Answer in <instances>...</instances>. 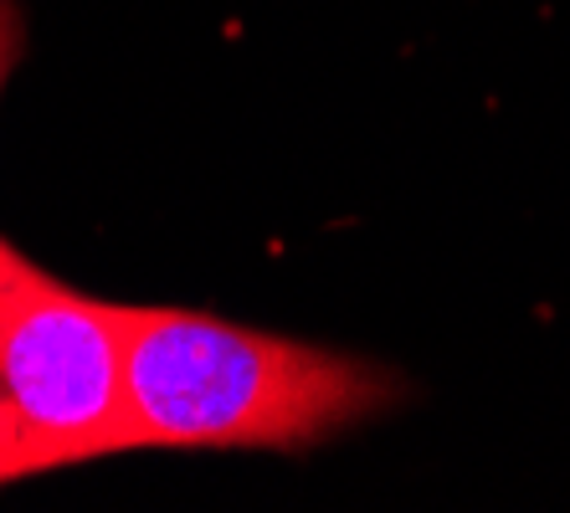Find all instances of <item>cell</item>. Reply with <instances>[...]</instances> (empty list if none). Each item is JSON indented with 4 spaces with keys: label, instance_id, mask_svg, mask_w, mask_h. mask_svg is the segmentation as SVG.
<instances>
[{
    "label": "cell",
    "instance_id": "6da1fadb",
    "mask_svg": "<svg viewBox=\"0 0 570 513\" xmlns=\"http://www.w3.org/2000/svg\"><path fill=\"white\" fill-rule=\"evenodd\" d=\"M119 324L145 452H308L406 401L375 359L216 314L119 303Z\"/></svg>",
    "mask_w": 570,
    "mask_h": 513
},
{
    "label": "cell",
    "instance_id": "7a4b0ae2",
    "mask_svg": "<svg viewBox=\"0 0 570 513\" xmlns=\"http://www.w3.org/2000/svg\"><path fill=\"white\" fill-rule=\"evenodd\" d=\"M0 406L27 473L145 452L124 375L119 303L67 288L0 237Z\"/></svg>",
    "mask_w": 570,
    "mask_h": 513
},
{
    "label": "cell",
    "instance_id": "3957f363",
    "mask_svg": "<svg viewBox=\"0 0 570 513\" xmlns=\"http://www.w3.org/2000/svg\"><path fill=\"white\" fill-rule=\"evenodd\" d=\"M21 52H27V21H21V6H16V0H0V88H6V78L16 72Z\"/></svg>",
    "mask_w": 570,
    "mask_h": 513
},
{
    "label": "cell",
    "instance_id": "277c9868",
    "mask_svg": "<svg viewBox=\"0 0 570 513\" xmlns=\"http://www.w3.org/2000/svg\"><path fill=\"white\" fill-rule=\"evenodd\" d=\"M16 477H31L27 473V447H21V426L6 406H0V487L16 483Z\"/></svg>",
    "mask_w": 570,
    "mask_h": 513
}]
</instances>
